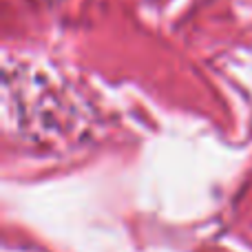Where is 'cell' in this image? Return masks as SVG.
I'll return each instance as SVG.
<instances>
[]
</instances>
